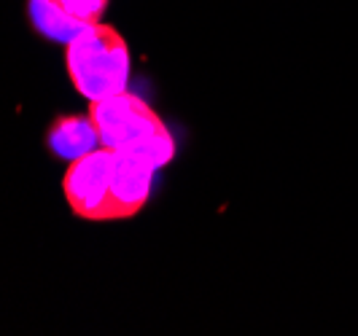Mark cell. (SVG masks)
<instances>
[{"mask_svg":"<svg viewBox=\"0 0 358 336\" xmlns=\"http://www.w3.org/2000/svg\"><path fill=\"white\" fill-rule=\"evenodd\" d=\"M90 119L97 126L100 145L110 151L141 156L157 170L176 156L173 132L157 116V110L129 89L108 100L90 103Z\"/></svg>","mask_w":358,"mask_h":336,"instance_id":"obj_1","label":"cell"},{"mask_svg":"<svg viewBox=\"0 0 358 336\" xmlns=\"http://www.w3.org/2000/svg\"><path fill=\"white\" fill-rule=\"evenodd\" d=\"M65 71L87 103L108 100L129 87V46L116 27L103 22L90 24L65 43Z\"/></svg>","mask_w":358,"mask_h":336,"instance_id":"obj_2","label":"cell"},{"mask_svg":"<svg viewBox=\"0 0 358 336\" xmlns=\"http://www.w3.org/2000/svg\"><path fill=\"white\" fill-rule=\"evenodd\" d=\"M116 151L97 145L94 151L73 159L62 177V194L76 218L90 224L110 221V175Z\"/></svg>","mask_w":358,"mask_h":336,"instance_id":"obj_3","label":"cell"},{"mask_svg":"<svg viewBox=\"0 0 358 336\" xmlns=\"http://www.w3.org/2000/svg\"><path fill=\"white\" fill-rule=\"evenodd\" d=\"M154 175L157 167L151 161L116 151L110 175V221H127L143 210L151 196Z\"/></svg>","mask_w":358,"mask_h":336,"instance_id":"obj_4","label":"cell"},{"mask_svg":"<svg viewBox=\"0 0 358 336\" xmlns=\"http://www.w3.org/2000/svg\"><path fill=\"white\" fill-rule=\"evenodd\" d=\"M46 143H49L54 156L73 161L94 151L100 145V135H97V126L90 119V113L87 116L73 113V116H57L54 119L49 132H46Z\"/></svg>","mask_w":358,"mask_h":336,"instance_id":"obj_5","label":"cell"},{"mask_svg":"<svg viewBox=\"0 0 358 336\" xmlns=\"http://www.w3.org/2000/svg\"><path fill=\"white\" fill-rule=\"evenodd\" d=\"M27 6H30V19H33L36 33L43 38H49V41L68 43V41H73L81 30L90 27V24L73 19L71 14H65L54 0H27Z\"/></svg>","mask_w":358,"mask_h":336,"instance_id":"obj_6","label":"cell"},{"mask_svg":"<svg viewBox=\"0 0 358 336\" xmlns=\"http://www.w3.org/2000/svg\"><path fill=\"white\" fill-rule=\"evenodd\" d=\"M65 14H71L73 19L84 22V24H97L103 22V14L108 11L110 0H54Z\"/></svg>","mask_w":358,"mask_h":336,"instance_id":"obj_7","label":"cell"}]
</instances>
